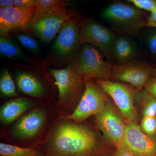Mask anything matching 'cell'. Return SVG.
<instances>
[{"mask_svg": "<svg viewBox=\"0 0 156 156\" xmlns=\"http://www.w3.org/2000/svg\"><path fill=\"white\" fill-rule=\"evenodd\" d=\"M47 113L44 109L30 112L20 118L13 125L11 134L17 139L27 140L36 136L46 122Z\"/></svg>", "mask_w": 156, "mask_h": 156, "instance_id": "cell-13", "label": "cell"}, {"mask_svg": "<svg viewBox=\"0 0 156 156\" xmlns=\"http://www.w3.org/2000/svg\"><path fill=\"white\" fill-rule=\"evenodd\" d=\"M134 99L140 103L143 117L156 116V98L153 95L142 89L136 91Z\"/></svg>", "mask_w": 156, "mask_h": 156, "instance_id": "cell-19", "label": "cell"}, {"mask_svg": "<svg viewBox=\"0 0 156 156\" xmlns=\"http://www.w3.org/2000/svg\"><path fill=\"white\" fill-rule=\"evenodd\" d=\"M70 17L66 8L49 14H34L27 27L47 44L52 41Z\"/></svg>", "mask_w": 156, "mask_h": 156, "instance_id": "cell-8", "label": "cell"}, {"mask_svg": "<svg viewBox=\"0 0 156 156\" xmlns=\"http://www.w3.org/2000/svg\"><path fill=\"white\" fill-rule=\"evenodd\" d=\"M34 14V8L20 9L15 7L0 9L1 36L6 37L9 32L27 27Z\"/></svg>", "mask_w": 156, "mask_h": 156, "instance_id": "cell-14", "label": "cell"}, {"mask_svg": "<svg viewBox=\"0 0 156 156\" xmlns=\"http://www.w3.org/2000/svg\"><path fill=\"white\" fill-rule=\"evenodd\" d=\"M103 55L94 46L83 44L75 54L71 64L85 81L92 79L108 80L112 65L105 59Z\"/></svg>", "mask_w": 156, "mask_h": 156, "instance_id": "cell-3", "label": "cell"}, {"mask_svg": "<svg viewBox=\"0 0 156 156\" xmlns=\"http://www.w3.org/2000/svg\"><path fill=\"white\" fill-rule=\"evenodd\" d=\"M128 2L140 10L151 12L156 10V0H128Z\"/></svg>", "mask_w": 156, "mask_h": 156, "instance_id": "cell-25", "label": "cell"}, {"mask_svg": "<svg viewBox=\"0 0 156 156\" xmlns=\"http://www.w3.org/2000/svg\"><path fill=\"white\" fill-rule=\"evenodd\" d=\"M16 83L20 92L26 95L37 98L46 95L44 87L41 81L34 74L28 72H18L15 75Z\"/></svg>", "mask_w": 156, "mask_h": 156, "instance_id": "cell-16", "label": "cell"}, {"mask_svg": "<svg viewBox=\"0 0 156 156\" xmlns=\"http://www.w3.org/2000/svg\"><path fill=\"white\" fill-rule=\"evenodd\" d=\"M140 127L145 134L156 140V116L143 117Z\"/></svg>", "mask_w": 156, "mask_h": 156, "instance_id": "cell-24", "label": "cell"}, {"mask_svg": "<svg viewBox=\"0 0 156 156\" xmlns=\"http://www.w3.org/2000/svg\"><path fill=\"white\" fill-rule=\"evenodd\" d=\"M34 105L33 101L24 98H18L7 101L0 109L1 122L5 125L11 124Z\"/></svg>", "mask_w": 156, "mask_h": 156, "instance_id": "cell-15", "label": "cell"}, {"mask_svg": "<svg viewBox=\"0 0 156 156\" xmlns=\"http://www.w3.org/2000/svg\"><path fill=\"white\" fill-rule=\"evenodd\" d=\"M152 77L156 78V67L154 69L153 72Z\"/></svg>", "mask_w": 156, "mask_h": 156, "instance_id": "cell-32", "label": "cell"}, {"mask_svg": "<svg viewBox=\"0 0 156 156\" xmlns=\"http://www.w3.org/2000/svg\"><path fill=\"white\" fill-rule=\"evenodd\" d=\"M85 89L77 106L73 112L63 117L68 121L81 122L92 115H95L108 101L106 94L91 80L85 82Z\"/></svg>", "mask_w": 156, "mask_h": 156, "instance_id": "cell-7", "label": "cell"}, {"mask_svg": "<svg viewBox=\"0 0 156 156\" xmlns=\"http://www.w3.org/2000/svg\"><path fill=\"white\" fill-rule=\"evenodd\" d=\"M0 91L3 96L11 98L17 96V92L13 79L9 71L3 70L0 77Z\"/></svg>", "mask_w": 156, "mask_h": 156, "instance_id": "cell-22", "label": "cell"}, {"mask_svg": "<svg viewBox=\"0 0 156 156\" xmlns=\"http://www.w3.org/2000/svg\"><path fill=\"white\" fill-rule=\"evenodd\" d=\"M148 50L152 55H156V30L151 33L146 38Z\"/></svg>", "mask_w": 156, "mask_h": 156, "instance_id": "cell-26", "label": "cell"}, {"mask_svg": "<svg viewBox=\"0 0 156 156\" xmlns=\"http://www.w3.org/2000/svg\"><path fill=\"white\" fill-rule=\"evenodd\" d=\"M95 83L105 94L112 98L127 122L136 123L137 115L134 100L137 90L126 84L108 80L97 79Z\"/></svg>", "mask_w": 156, "mask_h": 156, "instance_id": "cell-6", "label": "cell"}, {"mask_svg": "<svg viewBox=\"0 0 156 156\" xmlns=\"http://www.w3.org/2000/svg\"><path fill=\"white\" fill-rule=\"evenodd\" d=\"M134 154V156H144L143 155H140L139 154H136V153H133Z\"/></svg>", "mask_w": 156, "mask_h": 156, "instance_id": "cell-33", "label": "cell"}, {"mask_svg": "<svg viewBox=\"0 0 156 156\" xmlns=\"http://www.w3.org/2000/svg\"><path fill=\"white\" fill-rule=\"evenodd\" d=\"M145 27L156 28V10L151 12L150 14L147 19Z\"/></svg>", "mask_w": 156, "mask_h": 156, "instance_id": "cell-29", "label": "cell"}, {"mask_svg": "<svg viewBox=\"0 0 156 156\" xmlns=\"http://www.w3.org/2000/svg\"><path fill=\"white\" fill-rule=\"evenodd\" d=\"M122 148L144 156H156V140L145 134L136 123H126Z\"/></svg>", "mask_w": 156, "mask_h": 156, "instance_id": "cell-11", "label": "cell"}, {"mask_svg": "<svg viewBox=\"0 0 156 156\" xmlns=\"http://www.w3.org/2000/svg\"><path fill=\"white\" fill-rule=\"evenodd\" d=\"M50 72L55 79L58 89V108L67 116L73 106H75L76 101H80L83 94L84 80L75 71L72 64L64 69H51Z\"/></svg>", "mask_w": 156, "mask_h": 156, "instance_id": "cell-2", "label": "cell"}, {"mask_svg": "<svg viewBox=\"0 0 156 156\" xmlns=\"http://www.w3.org/2000/svg\"><path fill=\"white\" fill-rule=\"evenodd\" d=\"M36 0H15L14 7L20 9H28L34 8Z\"/></svg>", "mask_w": 156, "mask_h": 156, "instance_id": "cell-27", "label": "cell"}, {"mask_svg": "<svg viewBox=\"0 0 156 156\" xmlns=\"http://www.w3.org/2000/svg\"><path fill=\"white\" fill-rule=\"evenodd\" d=\"M80 45V22L70 17L58 33L53 45L55 52L61 56L74 53Z\"/></svg>", "mask_w": 156, "mask_h": 156, "instance_id": "cell-12", "label": "cell"}, {"mask_svg": "<svg viewBox=\"0 0 156 156\" xmlns=\"http://www.w3.org/2000/svg\"><path fill=\"white\" fill-rule=\"evenodd\" d=\"M0 53L5 58L28 60L27 56L18 45L11 38L7 36L0 37Z\"/></svg>", "mask_w": 156, "mask_h": 156, "instance_id": "cell-18", "label": "cell"}, {"mask_svg": "<svg viewBox=\"0 0 156 156\" xmlns=\"http://www.w3.org/2000/svg\"><path fill=\"white\" fill-rule=\"evenodd\" d=\"M113 156H134L130 151L122 147H117Z\"/></svg>", "mask_w": 156, "mask_h": 156, "instance_id": "cell-30", "label": "cell"}, {"mask_svg": "<svg viewBox=\"0 0 156 156\" xmlns=\"http://www.w3.org/2000/svg\"><path fill=\"white\" fill-rule=\"evenodd\" d=\"M117 36L108 28L93 19L80 22V43L89 44L100 50L108 58L113 56V48Z\"/></svg>", "mask_w": 156, "mask_h": 156, "instance_id": "cell-5", "label": "cell"}, {"mask_svg": "<svg viewBox=\"0 0 156 156\" xmlns=\"http://www.w3.org/2000/svg\"><path fill=\"white\" fill-rule=\"evenodd\" d=\"M97 151V137L92 130L66 121L54 128L44 152L51 156H95Z\"/></svg>", "mask_w": 156, "mask_h": 156, "instance_id": "cell-1", "label": "cell"}, {"mask_svg": "<svg viewBox=\"0 0 156 156\" xmlns=\"http://www.w3.org/2000/svg\"><path fill=\"white\" fill-rule=\"evenodd\" d=\"M16 38L22 46L31 53L37 54L40 52L38 43L30 34L27 32L19 33L16 35Z\"/></svg>", "mask_w": 156, "mask_h": 156, "instance_id": "cell-23", "label": "cell"}, {"mask_svg": "<svg viewBox=\"0 0 156 156\" xmlns=\"http://www.w3.org/2000/svg\"><path fill=\"white\" fill-rule=\"evenodd\" d=\"M102 17L114 28L124 34H133L145 27L143 10L122 3H113L104 10Z\"/></svg>", "mask_w": 156, "mask_h": 156, "instance_id": "cell-4", "label": "cell"}, {"mask_svg": "<svg viewBox=\"0 0 156 156\" xmlns=\"http://www.w3.org/2000/svg\"><path fill=\"white\" fill-rule=\"evenodd\" d=\"M154 69L150 64L134 60L126 64L112 65L110 78L130 84L140 91L152 78Z\"/></svg>", "mask_w": 156, "mask_h": 156, "instance_id": "cell-9", "label": "cell"}, {"mask_svg": "<svg viewBox=\"0 0 156 156\" xmlns=\"http://www.w3.org/2000/svg\"><path fill=\"white\" fill-rule=\"evenodd\" d=\"M66 8V2L62 0H36L34 14L53 13Z\"/></svg>", "mask_w": 156, "mask_h": 156, "instance_id": "cell-21", "label": "cell"}, {"mask_svg": "<svg viewBox=\"0 0 156 156\" xmlns=\"http://www.w3.org/2000/svg\"><path fill=\"white\" fill-rule=\"evenodd\" d=\"M44 156H51L48 155H44Z\"/></svg>", "mask_w": 156, "mask_h": 156, "instance_id": "cell-34", "label": "cell"}, {"mask_svg": "<svg viewBox=\"0 0 156 156\" xmlns=\"http://www.w3.org/2000/svg\"><path fill=\"white\" fill-rule=\"evenodd\" d=\"M144 89L156 98V78H151L144 87Z\"/></svg>", "mask_w": 156, "mask_h": 156, "instance_id": "cell-28", "label": "cell"}, {"mask_svg": "<svg viewBox=\"0 0 156 156\" xmlns=\"http://www.w3.org/2000/svg\"><path fill=\"white\" fill-rule=\"evenodd\" d=\"M98 127L104 135L117 147H122L126 133V124L108 101L95 115Z\"/></svg>", "mask_w": 156, "mask_h": 156, "instance_id": "cell-10", "label": "cell"}, {"mask_svg": "<svg viewBox=\"0 0 156 156\" xmlns=\"http://www.w3.org/2000/svg\"><path fill=\"white\" fill-rule=\"evenodd\" d=\"M1 8H11L14 7V0H1L0 1Z\"/></svg>", "mask_w": 156, "mask_h": 156, "instance_id": "cell-31", "label": "cell"}, {"mask_svg": "<svg viewBox=\"0 0 156 156\" xmlns=\"http://www.w3.org/2000/svg\"><path fill=\"white\" fill-rule=\"evenodd\" d=\"M112 53L118 65L126 64L134 61L137 56V47L133 39L129 36L121 35L117 37Z\"/></svg>", "mask_w": 156, "mask_h": 156, "instance_id": "cell-17", "label": "cell"}, {"mask_svg": "<svg viewBox=\"0 0 156 156\" xmlns=\"http://www.w3.org/2000/svg\"><path fill=\"white\" fill-rule=\"evenodd\" d=\"M1 156H44L41 152L33 148L22 147L11 145L10 144L0 143Z\"/></svg>", "mask_w": 156, "mask_h": 156, "instance_id": "cell-20", "label": "cell"}]
</instances>
